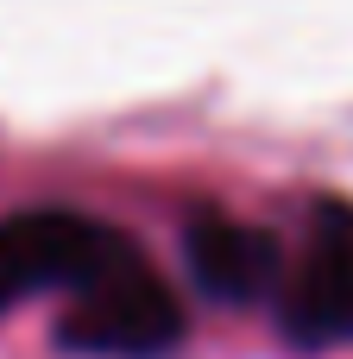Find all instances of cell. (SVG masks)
I'll use <instances>...</instances> for the list:
<instances>
[{
  "mask_svg": "<svg viewBox=\"0 0 353 359\" xmlns=\"http://www.w3.org/2000/svg\"><path fill=\"white\" fill-rule=\"evenodd\" d=\"M139 259V240L82 208H19L0 215V316L25 297H82L120 265Z\"/></svg>",
  "mask_w": 353,
  "mask_h": 359,
  "instance_id": "cell-1",
  "label": "cell"
},
{
  "mask_svg": "<svg viewBox=\"0 0 353 359\" xmlns=\"http://www.w3.org/2000/svg\"><path fill=\"white\" fill-rule=\"evenodd\" d=\"M278 334L291 347H341L353 341V202L316 196L303 215V246L284 265V284L272 297Z\"/></svg>",
  "mask_w": 353,
  "mask_h": 359,
  "instance_id": "cell-2",
  "label": "cell"
},
{
  "mask_svg": "<svg viewBox=\"0 0 353 359\" xmlns=\"http://www.w3.org/2000/svg\"><path fill=\"white\" fill-rule=\"evenodd\" d=\"M183 328H189L183 303L152 271L145 252L133 265H120L114 278H101L95 290L69 297L57 316V341L69 353H95V359H158L183 341Z\"/></svg>",
  "mask_w": 353,
  "mask_h": 359,
  "instance_id": "cell-3",
  "label": "cell"
},
{
  "mask_svg": "<svg viewBox=\"0 0 353 359\" xmlns=\"http://www.w3.org/2000/svg\"><path fill=\"white\" fill-rule=\"evenodd\" d=\"M183 259H189V278L202 284V297H215V303L278 297L284 265H291L272 227H253V221H234L215 208L183 227Z\"/></svg>",
  "mask_w": 353,
  "mask_h": 359,
  "instance_id": "cell-4",
  "label": "cell"
}]
</instances>
